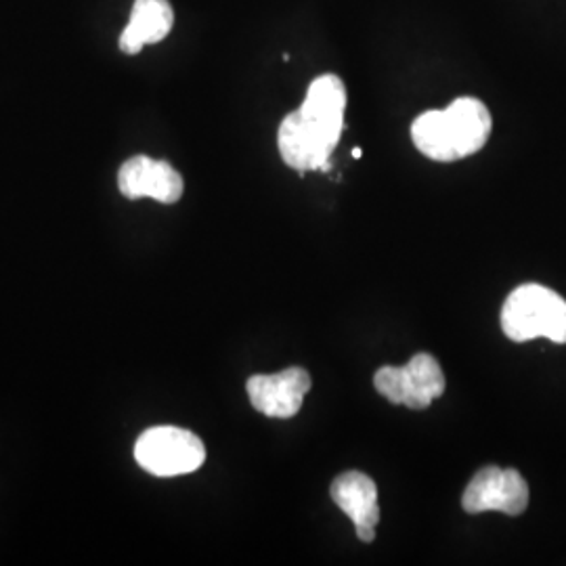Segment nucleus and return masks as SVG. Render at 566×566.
Returning <instances> with one entry per match:
<instances>
[{
    "instance_id": "f257e3e1",
    "label": "nucleus",
    "mask_w": 566,
    "mask_h": 566,
    "mask_svg": "<svg viewBox=\"0 0 566 566\" xmlns=\"http://www.w3.org/2000/svg\"><path fill=\"white\" fill-rule=\"evenodd\" d=\"M346 109V86L336 74L311 82L303 105L280 124L277 147L290 168L327 170L332 151L340 142Z\"/></svg>"
},
{
    "instance_id": "f03ea898",
    "label": "nucleus",
    "mask_w": 566,
    "mask_h": 566,
    "mask_svg": "<svg viewBox=\"0 0 566 566\" xmlns=\"http://www.w3.org/2000/svg\"><path fill=\"white\" fill-rule=\"evenodd\" d=\"M491 112L474 97H460L447 109H432L411 124L416 149L434 163H458L481 151L491 137Z\"/></svg>"
},
{
    "instance_id": "7ed1b4c3",
    "label": "nucleus",
    "mask_w": 566,
    "mask_h": 566,
    "mask_svg": "<svg viewBox=\"0 0 566 566\" xmlns=\"http://www.w3.org/2000/svg\"><path fill=\"white\" fill-rule=\"evenodd\" d=\"M502 329L514 343L547 338L566 344V301L539 283L518 285L502 308Z\"/></svg>"
},
{
    "instance_id": "20e7f679",
    "label": "nucleus",
    "mask_w": 566,
    "mask_h": 566,
    "mask_svg": "<svg viewBox=\"0 0 566 566\" xmlns=\"http://www.w3.org/2000/svg\"><path fill=\"white\" fill-rule=\"evenodd\" d=\"M135 460L154 476H181L196 472L206 462V447L202 439L189 430L156 426L139 437Z\"/></svg>"
},
{
    "instance_id": "39448f33",
    "label": "nucleus",
    "mask_w": 566,
    "mask_h": 566,
    "mask_svg": "<svg viewBox=\"0 0 566 566\" xmlns=\"http://www.w3.org/2000/svg\"><path fill=\"white\" fill-rule=\"evenodd\" d=\"M374 386L390 403L426 409L446 392V376L432 355L418 353L403 367H380Z\"/></svg>"
},
{
    "instance_id": "423d86ee",
    "label": "nucleus",
    "mask_w": 566,
    "mask_h": 566,
    "mask_svg": "<svg viewBox=\"0 0 566 566\" xmlns=\"http://www.w3.org/2000/svg\"><path fill=\"white\" fill-rule=\"evenodd\" d=\"M462 506L468 514L502 512L507 516H518L528 506V485L514 468L485 465L465 486Z\"/></svg>"
},
{
    "instance_id": "0eeeda50",
    "label": "nucleus",
    "mask_w": 566,
    "mask_h": 566,
    "mask_svg": "<svg viewBox=\"0 0 566 566\" xmlns=\"http://www.w3.org/2000/svg\"><path fill=\"white\" fill-rule=\"evenodd\" d=\"M245 388L256 411L287 420L301 411L304 397L311 390V376L303 367H287L280 374L252 376Z\"/></svg>"
},
{
    "instance_id": "6e6552de",
    "label": "nucleus",
    "mask_w": 566,
    "mask_h": 566,
    "mask_svg": "<svg viewBox=\"0 0 566 566\" xmlns=\"http://www.w3.org/2000/svg\"><path fill=\"white\" fill-rule=\"evenodd\" d=\"M118 187L128 200L151 198L156 202L175 203L181 200L185 182L170 164L149 156H135L122 164Z\"/></svg>"
},
{
    "instance_id": "1a4fd4ad",
    "label": "nucleus",
    "mask_w": 566,
    "mask_h": 566,
    "mask_svg": "<svg viewBox=\"0 0 566 566\" xmlns=\"http://www.w3.org/2000/svg\"><path fill=\"white\" fill-rule=\"evenodd\" d=\"M332 500L353 521L357 537L364 544L376 539V525L380 521V504H378V486L357 470L344 472L332 483Z\"/></svg>"
},
{
    "instance_id": "9d476101",
    "label": "nucleus",
    "mask_w": 566,
    "mask_h": 566,
    "mask_svg": "<svg viewBox=\"0 0 566 566\" xmlns=\"http://www.w3.org/2000/svg\"><path fill=\"white\" fill-rule=\"evenodd\" d=\"M175 25V11L168 0H135L128 25L120 36V51L126 55L142 53L145 44L164 41Z\"/></svg>"
},
{
    "instance_id": "9b49d317",
    "label": "nucleus",
    "mask_w": 566,
    "mask_h": 566,
    "mask_svg": "<svg viewBox=\"0 0 566 566\" xmlns=\"http://www.w3.org/2000/svg\"><path fill=\"white\" fill-rule=\"evenodd\" d=\"M353 158L359 160V158H361V149H355V151H353Z\"/></svg>"
}]
</instances>
